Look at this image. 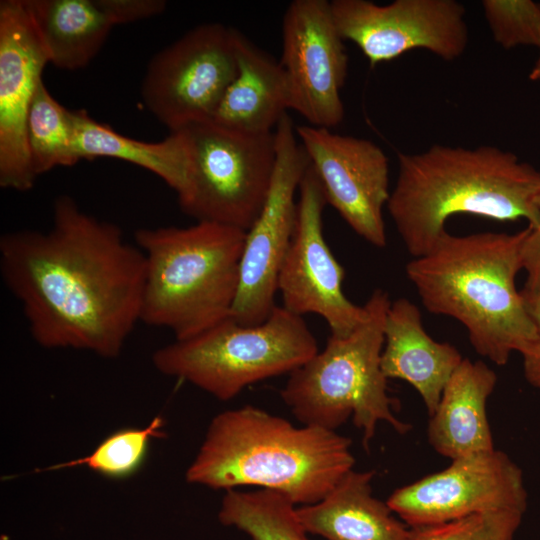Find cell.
<instances>
[{
	"label": "cell",
	"mask_w": 540,
	"mask_h": 540,
	"mask_svg": "<svg viewBox=\"0 0 540 540\" xmlns=\"http://www.w3.org/2000/svg\"><path fill=\"white\" fill-rule=\"evenodd\" d=\"M0 271L42 347L115 358L141 321L143 252L70 196L55 200L49 230L1 236Z\"/></svg>",
	"instance_id": "6da1fadb"
},
{
	"label": "cell",
	"mask_w": 540,
	"mask_h": 540,
	"mask_svg": "<svg viewBox=\"0 0 540 540\" xmlns=\"http://www.w3.org/2000/svg\"><path fill=\"white\" fill-rule=\"evenodd\" d=\"M397 158L398 176L386 207L414 258L434 248L452 215L537 224L540 171L512 152L438 144Z\"/></svg>",
	"instance_id": "7a4b0ae2"
},
{
	"label": "cell",
	"mask_w": 540,
	"mask_h": 540,
	"mask_svg": "<svg viewBox=\"0 0 540 540\" xmlns=\"http://www.w3.org/2000/svg\"><path fill=\"white\" fill-rule=\"evenodd\" d=\"M528 232V227L514 234L446 232L405 269L426 310L459 321L474 350L498 366L513 352L525 355L538 340L515 284Z\"/></svg>",
	"instance_id": "3957f363"
},
{
	"label": "cell",
	"mask_w": 540,
	"mask_h": 540,
	"mask_svg": "<svg viewBox=\"0 0 540 540\" xmlns=\"http://www.w3.org/2000/svg\"><path fill=\"white\" fill-rule=\"evenodd\" d=\"M354 462L348 437L245 405L213 418L186 480L225 491L260 487L305 506L326 497Z\"/></svg>",
	"instance_id": "277c9868"
},
{
	"label": "cell",
	"mask_w": 540,
	"mask_h": 540,
	"mask_svg": "<svg viewBox=\"0 0 540 540\" xmlns=\"http://www.w3.org/2000/svg\"><path fill=\"white\" fill-rule=\"evenodd\" d=\"M245 236L213 222L137 229L145 257L141 321L183 340L230 316Z\"/></svg>",
	"instance_id": "5b68a950"
},
{
	"label": "cell",
	"mask_w": 540,
	"mask_h": 540,
	"mask_svg": "<svg viewBox=\"0 0 540 540\" xmlns=\"http://www.w3.org/2000/svg\"><path fill=\"white\" fill-rule=\"evenodd\" d=\"M390 304L387 292L374 290L364 305L365 319L350 335H330L322 351L290 373L280 395L303 425L335 431L352 416L366 449L380 421L398 433L408 432L409 425L392 412L388 379L381 369Z\"/></svg>",
	"instance_id": "8992f818"
},
{
	"label": "cell",
	"mask_w": 540,
	"mask_h": 540,
	"mask_svg": "<svg viewBox=\"0 0 540 540\" xmlns=\"http://www.w3.org/2000/svg\"><path fill=\"white\" fill-rule=\"evenodd\" d=\"M302 316L276 306L257 325H243L231 315L183 340L156 350L155 368L228 401L245 387L291 373L318 352Z\"/></svg>",
	"instance_id": "52a82bcc"
},
{
	"label": "cell",
	"mask_w": 540,
	"mask_h": 540,
	"mask_svg": "<svg viewBox=\"0 0 540 540\" xmlns=\"http://www.w3.org/2000/svg\"><path fill=\"white\" fill-rule=\"evenodd\" d=\"M190 169L178 203L197 222H213L247 232L259 216L272 182L274 132L246 133L211 120L181 130Z\"/></svg>",
	"instance_id": "ba28073f"
},
{
	"label": "cell",
	"mask_w": 540,
	"mask_h": 540,
	"mask_svg": "<svg viewBox=\"0 0 540 540\" xmlns=\"http://www.w3.org/2000/svg\"><path fill=\"white\" fill-rule=\"evenodd\" d=\"M274 135L272 182L259 216L246 232L238 291L231 310V317L243 325L264 322L277 306V279L296 224L295 196L310 166L288 114L278 123Z\"/></svg>",
	"instance_id": "9c48e42d"
},
{
	"label": "cell",
	"mask_w": 540,
	"mask_h": 540,
	"mask_svg": "<svg viewBox=\"0 0 540 540\" xmlns=\"http://www.w3.org/2000/svg\"><path fill=\"white\" fill-rule=\"evenodd\" d=\"M236 71L233 28L202 24L151 59L142 100L170 132L179 131L211 120Z\"/></svg>",
	"instance_id": "30bf717a"
},
{
	"label": "cell",
	"mask_w": 540,
	"mask_h": 540,
	"mask_svg": "<svg viewBox=\"0 0 540 540\" xmlns=\"http://www.w3.org/2000/svg\"><path fill=\"white\" fill-rule=\"evenodd\" d=\"M326 204L323 187L310 164L299 186L295 230L278 275L277 292L284 308L299 316L319 315L331 336L343 338L359 326L367 311L344 294V268L323 234Z\"/></svg>",
	"instance_id": "8fae6325"
},
{
	"label": "cell",
	"mask_w": 540,
	"mask_h": 540,
	"mask_svg": "<svg viewBox=\"0 0 540 540\" xmlns=\"http://www.w3.org/2000/svg\"><path fill=\"white\" fill-rule=\"evenodd\" d=\"M330 8L342 39L358 46L372 67L415 48L451 61L468 44L465 7L455 0H332Z\"/></svg>",
	"instance_id": "7c38bea8"
},
{
	"label": "cell",
	"mask_w": 540,
	"mask_h": 540,
	"mask_svg": "<svg viewBox=\"0 0 540 540\" xmlns=\"http://www.w3.org/2000/svg\"><path fill=\"white\" fill-rule=\"evenodd\" d=\"M409 527L493 510L526 511L521 469L496 449L453 459L449 467L396 489L386 501Z\"/></svg>",
	"instance_id": "4fadbf2b"
},
{
	"label": "cell",
	"mask_w": 540,
	"mask_h": 540,
	"mask_svg": "<svg viewBox=\"0 0 540 540\" xmlns=\"http://www.w3.org/2000/svg\"><path fill=\"white\" fill-rule=\"evenodd\" d=\"M288 85L289 109L309 125L332 128L344 118L341 89L348 55L327 0H294L283 17L280 61Z\"/></svg>",
	"instance_id": "5bb4252c"
},
{
	"label": "cell",
	"mask_w": 540,
	"mask_h": 540,
	"mask_svg": "<svg viewBox=\"0 0 540 540\" xmlns=\"http://www.w3.org/2000/svg\"><path fill=\"white\" fill-rule=\"evenodd\" d=\"M300 143L331 205L353 231L375 247L387 243L383 208L389 190L388 159L370 140L328 128L296 126Z\"/></svg>",
	"instance_id": "9a60e30c"
},
{
	"label": "cell",
	"mask_w": 540,
	"mask_h": 540,
	"mask_svg": "<svg viewBox=\"0 0 540 540\" xmlns=\"http://www.w3.org/2000/svg\"><path fill=\"white\" fill-rule=\"evenodd\" d=\"M49 63L23 0L0 2V185L27 191L36 180L27 119Z\"/></svg>",
	"instance_id": "2e32d148"
},
{
	"label": "cell",
	"mask_w": 540,
	"mask_h": 540,
	"mask_svg": "<svg viewBox=\"0 0 540 540\" xmlns=\"http://www.w3.org/2000/svg\"><path fill=\"white\" fill-rule=\"evenodd\" d=\"M463 359L452 344L437 342L427 334L414 303L406 298L391 301L384 324L382 372L387 379H401L412 385L430 416Z\"/></svg>",
	"instance_id": "e0dca14e"
},
{
	"label": "cell",
	"mask_w": 540,
	"mask_h": 540,
	"mask_svg": "<svg viewBox=\"0 0 540 540\" xmlns=\"http://www.w3.org/2000/svg\"><path fill=\"white\" fill-rule=\"evenodd\" d=\"M237 64L211 121L246 133H268L289 109L286 76L280 62L233 28Z\"/></svg>",
	"instance_id": "ac0fdd59"
},
{
	"label": "cell",
	"mask_w": 540,
	"mask_h": 540,
	"mask_svg": "<svg viewBox=\"0 0 540 540\" xmlns=\"http://www.w3.org/2000/svg\"><path fill=\"white\" fill-rule=\"evenodd\" d=\"M373 471H349L322 500L296 508L303 528L327 540H410V527L372 494Z\"/></svg>",
	"instance_id": "d6986e66"
},
{
	"label": "cell",
	"mask_w": 540,
	"mask_h": 540,
	"mask_svg": "<svg viewBox=\"0 0 540 540\" xmlns=\"http://www.w3.org/2000/svg\"><path fill=\"white\" fill-rule=\"evenodd\" d=\"M496 382V373L483 361L463 359L429 423L428 439L437 453L453 460L495 449L486 404Z\"/></svg>",
	"instance_id": "ffe728a7"
},
{
	"label": "cell",
	"mask_w": 540,
	"mask_h": 540,
	"mask_svg": "<svg viewBox=\"0 0 540 540\" xmlns=\"http://www.w3.org/2000/svg\"><path fill=\"white\" fill-rule=\"evenodd\" d=\"M49 63L59 69L87 66L113 25L96 0H23Z\"/></svg>",
	"instance_id": "44dd1931"
},
{
	"label": "cell",
	"mask_w": 540,
	"mask_h": 540,
	"mask_svg": "<svg viewBox=\"0 0 540 540\" xmlns=\"http://www.w3.org/2000/svg\"><path fill=\"white\" fill-rule=\"evenodd\" d=\"M76 149L79 159L109 157L142 167L161 178L177 196L188 183L190 158L181 131L159 142L126 137L97 122L85 110L75 111Z\"/></svg>",
	"instance_id": "7402d4cb"
},
{
	"label": "cell",
	"mask_w": 540,
	"mask_h": 540,
	"mask_svg": "<svg viewBox=\"0 0 540 540\" xmlns=\"http://www.w3.org/2000/svg\"><path fill=\"white\" fill-rule=\"evenodd\" d=\"M218 519L251 540H311L299 521L295 504L272 490H227Z\"/></svg>",
	"instance_id": "603a6c76"
},
{
	"label": "cell",
	"mask_w": 540,
	"mask_h": 540,
	"mask_svg": "<svg viewBox=\"0 0 540 540\" xmlns=\"http://www.w3.org/2000/svg\"><path fill=\"white\" fill-rule=\"evenodd\" d=\"M27 144L34 174L80 161L76 149L75 111L61 105L42 80L27 119Z\"/></svg>",
	"instance_id": "cb8c5ba5"
},
{
	"label": "cell",
	"mask_w": 540,
	"mask_h": 540,
	"mask_svg": "<svg viewBox=\"0 0 540 540\" xmlns=\"http://www.w3.org/2000/svg\"><path fill=\"white\" fill-rule=\"evenodd\" d=\"M163 426V419L157 416L144 428L119 430L105 438L89 455L48 469L86 466L108 477L128 476L142 464L151 438L164 436Z\"/></svg>",
	"instance_id": "d4e9b609"
},
{
	"label": "cell",
	"mask_w": 540,
	"mask_h": 540,
	"mask_svg": "<svg viewBox=\"0 0 540 540\" xmlns=\"http://www.w3.org/2000/svg\"><path fill=\"white\" fill-rule=\"evenodd\" d=\"M524 513L493 510L442 524L410 527V540H513Z\"/></svg>",
	"instance_id": "484cf974"
},
{
	"label": "cell",
	"mask_w": 540,
	"mask_h": 540,
	"mask_svg": "<svg viewBox=\"0 0 540 540\" xmlns=\"http://www.w3.org/2000/svg\"><path fill=\"white\" fill-rule=\"evenodd\" d=\"M482 7L493 39L505 49L539 46L540 3L532 0H484Z\"/></svg>",
	"instance_id": "4316f807"
},
{
	"label": "cell",
	"mask_w": 540,
	"mask_h": 540,
	"mask_svg": "<svg viewBox=\"0 0 540 540\" xmlns=\"http://www.w3.org/2000/svg\"><path fill=\"white\" fill-rule=\"evenodd\" d=\"M96 3L113 26L153 17L166 8L163 0H96Z\"/></svg>",
	"instance_id": "83f0119b"
},
{
	"label": "cell",
	"mask_w": 540,
	"mask_h": 540,
	"mask_svg": "<svg viewBox=\"0 0 540 540\" xmlns=\"http://www.w3.org/2000/svg\"><path fill=\"white\" fill-rule=\"evenodd\" d=\"M538 221L523 242L521 250L522 268L526 272V281L520 291L524 299H530L540 294V191L536 201Z\"/></svg>",
	"instance_id": "f1b7e54d"
},
{
	"label": "cell",
	"mask_w": 540,
	"mask_h": 540,
	"mask_svg": "<svg viewBox=\"0 0 540 540\" xmlns=\"http://www.w3.org/2000/svg\"><path fill=\"white\" fill-rule=\"evenodd\" d=\"M524 301L538 331L537 342L523 355L524 375L529 384L540 390V294Z\"/></svg>",
	"instance_id": "f546056e"
},
{
	"label": "cell",
	"mask_w": 540,
	"mask_h": 540,
	"mask_svg": "<svg viewBox=\"0 0 540 540\" xmlns=\"http://www.w3.org/2000/svg\"><path fill=\"white\" fill-rule=\"evenodd\" d=\"M538 48L540 49V42H539ZM529 79L533 81H540V54L534 67L532 68L529 74Z\"/></svg>",
	"instance_id": "4dcf8cb0"
}]
</instances>
